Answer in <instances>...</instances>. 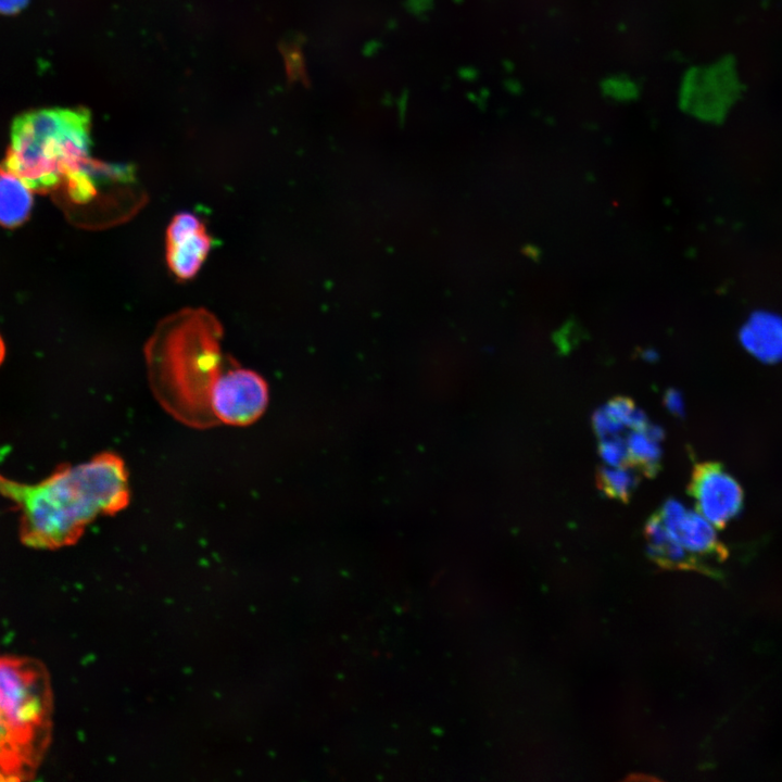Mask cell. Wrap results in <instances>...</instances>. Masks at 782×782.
<instances>
[{
    "instance_id": "obj_1",
    "label": "cell",
    "mask_w": 782,
    "mask_h": 782,
    "mask_svg": "<svg viewBox=\"0 0 782 782\" xmlns=\"http://www.w3.org/2000/svg\"><path fill=\"white\" fill-rule=\"evenodd\" d=\"M0 494L22 512L24 544L53 550L75 543L99 516L122 512L130 500L129 475L119 455L103 452L35 484L0 476Z\"/></svg>"
},
{
    "instance_id": "obj_2",
    "label": "cell",
    "mask_w": 782,
    "mask_h": 782,
    "mask_svg": "<svg viewBox=\"0 0 782 782\" xmlns=\"http://www.w3.org/2000/svg\"><path fill=\"white\" fill-rule=\"evenodd\" d=\"M223 328L214 315L188 308L159 324L144 348L148 381L159 404L180 424L206 429L218 422L213 387L230 357L222 351Z\"/></svg>"
},
{
    "instance_id": "obj_3",
    "label": "cell",
    "mask_w": 782,
    "mask_h": 782,
    "mask_svg": "<svg viewBox=\"0 0 782 782\" xmlns=\"http://www.w3.org/2000/svg\"><path fill=\"white\" fill-rule=\"evenodd\" d=\"M90 117L83 109L49 108L25 112L11 126L0 168L31 191L47 193L89 169Z\"/></svg>"
},
{
    "instance_id": "obj_4",
    "label": "cell",
    "mask_w": 782,
    "mask_h": 782,
    "mask_svg": "<svg viewBox=\"0 0 782 782\" xmlns=\"http://www.w3.org/2000/svg\"><path fill=\"white\" fill-rule=\"evenodd\" d=\"M52 689L43 664L0 653V781L31 779L49 746Z\"/></svg>"
},
{
    "instance_id": "obj_5",
    "label": "cell",
    "mask_w": 782,
    "mask_h": 782,
    "mask_svg": "<svg viewBox=\"0 0 782 782\" xmlns=\"http://www.w3.org/2000/svg\"><path fill=\"white\" fill-rule=\"evenodd\" d=\"M268 401L266 380L232 358L218 376L211 394V407L218 425H252L264 414Z\"/></svg>"
},
{
    "instance_id": "obj_6",
    "label": "cell",
    "mask_w": 782,
    "mask_h": 782,
    "mask_svg": "<svg viewBox=\"0 0 782 782\" xmlns=\"http://www.w3.org/2000/svg\"><path fill=\"white\" fill-rule=\"evenodd\" d=\"M689 492L698 513L714 527L723 528L743 506V490L720 464H697L692 472Z\"/></svg>"
},
{
    "instance_id": "obj_7",
    "label": "cell",
    "mask_w": 782,
    "mask_h": 782,
    "mask_svg": "<svg viewBox=\"0 0 782 782\" xmlns=\"http://www.w3.org/2000/svg\"><path fill=\"white\" fill-rule=\"evenodd\" d=\"M166 262L180 280L193 278L214 244L202 218L192 212H179L166 229Z\"/></svg>"
},
{
    "instance_id": "obj_8",
    "label": "cell",
    "mask_w": 782,
    "mask_h": 782,
    "mask_svg": "<svg viewBox=\"0 0 782 782\" xmlns=\"http://www.w3.org/2000/svg\"><path fill=\"white\" fill-rule=\"evenodd\" d=\"M657 514L668 535L689 555H706L719 548L714 526L699 513L686 509L679 501H666Z\"/></svg>"
},
{
    "instance_id": "obj_9",
    "label": "cell",
    "mask_w": 782,
    "mask_h": 782,
    "mask_svg": "<svg viewBox=\"0 0 782 782\" xmlns=\"http://www.w3.org/2000/svg\"><path fill=\"white\" fill-rule=\"evenodd\" d=\"M742 345L765 363L782 361V317L769 312H755L739 333Z\"/></svg>"
},
{
    "instance_id": "obj_10",
    "label": "cell",
    "mask_w": 782,
    "mask_h": 782,
    "mask_svg": "<svg viewBox=\"0 0 782 782\" xmlns=\"http://www.w3.org/2000/svg\"><path fill=\"white\" fill-rule=\"evenodd\" d=\"M31 190L16 176L0 168V225H22L33 207Z\"/></svg>"
},
{
    "instance_id": "obj_11",
    "label": "cell",
    "mask_w": 782,
    "mask_h": 782,
    "mask_svg": "<svg viewBox=\"0 0 782 782\" xmlns=\"http://www.w3.org/2000/svg\"><path fill=\"white\" fill-rule=\"evenodd\" d=\"M629 466H636L647 476H653L660 461L659 441L645 430H632L626 438Z\"/></svg>"
},
{
    "instance_id": "obj_12",
    "label": "cell",
    "mask_w": 782,
    "mask_h": 782,
    "mask_svg": "<svg viewBox=\"0 0 782 782\" xmlns=\"http://www.w3.org/2000/svg\"><path fill=\"white\" fill-rule=\"evenodd\" d=\"M638 484V477L628 465L602 467L597 474L600 490L611 499L627 502Z\"/></svg>"
},
{
    "instance_id": "obj_13",
    "label": "cell",
    "mask_w": 782,
    "mask_h": 782,
    "mask_svg": "<svg viewBox=\"0 0 782 782\" xmlns=\"http://www.w3.org/2000/svg\"><path fill=\"white\" fill-rule=\"evenodd\" d=\"M603 409L622 428L644 430L649 424L645 414L635 407L632 400L627 398H615Z\"/></svg>"
},
{
    "instance_id": "obj_14",
    "label": "cell",
    "mask_w": 782,
    "mask_h": 782,
    "mask_svg": "<svg viewBox=\"0 0 782 782\" xmlns=\"http://www.w3.org/2000/svg\"><path fill=\"white\" fill-rule=\"evenodd\" d=\"M600 455L608 466L629 465L626 438L615 436L601 439Z\"/></svg>"
},
{
    "instance_id": "obj_15",
    "label": "cell",
    "mask_w": 782,
    "mask_h": 782,
    "mask_svg": "<svg viewBox=\"0 0 782 782\" xmlns=\"http://www.w3.org/2000/svg\"><path fill=\"white\" fill-rule=\"evenodd\" d=\"M592 424L600 439L620 436L621 431L625 429L616 421H614L606 414L603 407L594 413Z\"/></svg>"
},
{
    "instance_id": "obj_16",
    "label": "cell",
    "mask_w": 782,
    "mask_h": 782,
    "mask_svg": "<svg viewBox=\"0 0 782 782\" xmlns=\"http://www.w3.org/2000/svg\"><path fill=\"white\" fill-rule=\"evenodd\" d=\"M665 404L674 415L682 416L684 414V405L680 392L676 390L667 391L665 395Z\"/></svg>"
},
{
    "instance_id": "obj_17",
    "label": "cell",
    "mask_w": 782,
    "mask_h": 782,
    "mask_svg": "<svg viewBox=\"0 0 782 782\" xmlns=\"http://www.w3.org/2000/svg\"><path fill=\"white\" fill-rule=\"evenodd\" d=\"M29 0H0V14L11 15L23 10Z\"/></svg>"
},
{
    "instance_id": "obj_18",
    "label": "cell",
    "mask_w": 782,
    "mask_h": 782,
    "mask_svg": "<svg viewBox=\"0 0 782 782\" xmlns=\"http://www.w3.org/2000/svg\"><path fill=\"white\" fill-rule=\"evenodd\" d=\"M4 355H5V345H4V342H3V340H2V338H1V336H0V364L2 363V361H3V358H4Z\"/></svg>"
}]
</instances>
